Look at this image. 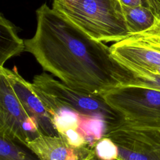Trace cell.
I'll return each mask as SVG.
<instances>
[{"mask_svg": "<svg viewBox=\"0 0 160 160\" xmlns=\"http://www.w3.org/2000/svg\"><path fill=\"white\" fill-rule=\"evenodd\" d=\"M34 35L24 40L44 71L80 91L98 96L134 86V72L118 61L110 47L96 40L46 3L36 11Z\"/></svg>", "mask_w": 160, "mask_h": 160, "instance_id": "1", "label": "cell"}, {"mask_svg": "<svg viewBox=\"0 0 160 160\" xmlns=\"http://www.w3.org/2000/svg\"><path fill=\"white\" fill-rule=\"evenodd\" d=\"M52 8L96 40L117 42L131 35L119 0H53Z\"/></svg>", "mask_w": 160, "mask_h": 160, "instance_id": "2", "label": "cell"}, {"mask_svg": "<svg viewBox=\"0 0 160 160\" xmlns=\"http://www.w3.org/2000/svg\"><path fill=\"white\" fill-rule=\"evenodd\" d=\"M32 84L52 118L59 112L68 110L78 116L102 121L105 126L116 124L122 120L102 96L74 89L46 72L36 75Z\"/></svg>", "mask_w": 160, "mask_h": 160, "instance_id": "3", "label": "cell"}, {"mask_svg": "<svg viewBox=\"0 0 160 160\" xmlns=\"http://www.w3.org/2000/svg\"><path fill=\"white\" fill-rule=\"evenodd\" d=\"M102 137L118 147V160H160V127L149 126L122 119L105 126Z\"/></svg>", "mask_w": 160, "mask_h": 160, "instance_id": "4", "label": "cell"}, {"mask_svg": "<svg viewBox=\"0 0 160 160\" xmlns=\"http://www.w3.org/2000/svg\"><path fill=\"white\" fill-rule=\"evenodd\" d=\"M125 121L160 127V91L145 87L124 86L102 96Z\"/></svg>", "mask_w": 160, "mask_h": 160, "instance_id": "5", "label": "cell"}, {"mask_svg": "<svg viewBox=\"0 0 160 160\" xmlns=\"http://www.w3.org/2000/svg\"><path fill=\"white\" fill-rule=\"evenodd\" d=\"M115 59L132 71L160 67V18L149 29L110 46Z\"/></svg>", "mask_w": 160, "mask_h": 160, "instance_id": "6", "label": "cell"}, {"mask_svg": "<svg viewBox=\"0 0 160 160\" xmlns=\"http://www.w3.org/2000/svg\"><path fill=\"white\" fill-rule=\"evenodd\" d=\"M0 133L28 145L42 135L35 119L26 111L5 75L0 71Z\"/></svg>", "mask_w": 160, "mask_h": 160, "instance_id": "7", "label": "cell"}, {"mask_svg": "<svg viewBox=\"0 0 160 160\" xmlns=\"http://www.w3.org/2000/svg\"><path fill=\"white\" fill-rule=\"evenodd\" d=\"M0 71L5 75L26 111L35 119L41 134L59 136L51 114L35 92L32 83L24 79L18 73L16 67L13 69L0 68Z\"/></svg>", "mask_w": 160, "mask_h": 160, "instance_id": "8", "label": "cell"}, {"mask_svg": "<svg viewBox=\"0 0 160 160\" xmlns=\"http://www.w3.org/2000/svg\"><path fill=\"white\" fill-rule=\"evenodd\" d=\"M28 146L41 160H87L95 154L93 146L76 148L57 136L41 135Z\"/></svg>", "mask_w": 160, "mask_h": 160, "instance_id": "9", "label": "cell"}, {"mask_svg": "<svg viewBox=\"0 0 160 160\" xmlns=\"http://www.w3.org/2000/svg\"><path fill=\"white\" fill-rule=\"evenodd\" d=\"M25 51L24 41L17 34L14 26L1 14L0 16V68L5 62Z\"/></svg>", "mask_w": 160, "mask_h": 160, "instance_id": "10", "label": "cell"}, {"mask_svg": "<svg viewBox=\"0 0 160 160\" xmlns=\"http://www.w3.org/2000/svg\"><path fill=\"white\" fill-rule=\"evenodd\" d=\"M122 10L131 35L149 29L159 18L152 10L143 7H129L122 5Z\"/></svg>", "mask_w": 160, "mask_h": 160, "instance_id": "11", "label": "cell"}, {"mask_svg": "<svg viewBox=\"0 0 160 160\" xmlns=\"http://www.w3.org/2000/svg\"><path fill=\"white\" fill-rule=\"evenodd\" d=\"M0 160H41L26 144L0 133Z\"/></svg>", "mask_w": 160, "mask_h": 160, "instance_id": "12", "label": "cell"}, {"mask_svg": "<svg viewBox=\"0 0 160 160\" xmlns=\"http://www.w3.org/2000/svg\"><path fill=\"white\" fill-rule=\"evenodd\" d=\"M96 155L102 160H116L118 157V147L110 139L101 137L94 146Z\"/></svg>", "mask_w": 160, "mask_h": 160, "instance_id": "13", "label": "cell"}, {"mask_svg": "<svg viewBox=\"0 0 160 160\" xmlns=\"http://www.w3.org/2000/svg\"><path fill=\"white\" fill-rule=\"evenodd\" d=\"M87 160H102L100 158H99L96 155V154H94L93 156H92L91 157H90L89 159H88ZM116 160H118V159H116Z\"/></svg>", "mask_w": 160, "mask_h": 160, "instance_id": "14", "label": "cell"}, {"mask_svg": "<svg viewBox=\"0 0 160 160\" xmlns=\"http://www.w3.org/2000/svg\"><path fill=\"white\" fill-rule=\"evenodd\" d=\"M159 1H160V0H159Z\"/></svg>", "mask_w": 160, "mask_h": 160, "instance_id": "15", "label": "cell"}]
</instances>
